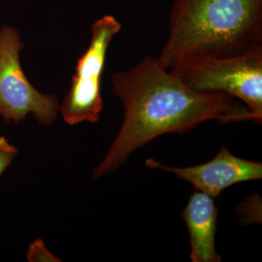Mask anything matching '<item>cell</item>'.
<instances>
[{
	"label": "cell",
	"mask_w": 262,
	"mask_h": 262,
	"mask_svg": "<svg viewBox=\"0 0 262 262\" xmlns=\"http://www.w3.org/2000/svg\"><path fill=\"white\" fill-rule=\"evenodd\" d=\"M159 63L238 55L262 43V0H174Z\"/></svg>",
	"instance_id": "2"
},
{
	"label": "cell",
	"mask_w": 262,
	"mask_h": 262,
	"mask_svg": "<svg viewBox=\"0 0 262 262\" xmlns=\"http://www.w3.org/2000/svg\"><path fill=\"white\" fill-rule=\"evenodd\" d=\"M193 91L225 93L242 101L250 121L262 122V43L222 57L189 58L170 68Z\"/></svg>",
	"instance_id": "3"
},
{
	"label": "cell",
	"mask_w": 262,
	"mask_h": 262,
	"mask_svg": "<svg viewBox=\"0 0 262 262\" xmlns=\"http://www.w3.org/2000/svg\"><path fill=\"white\" fill-rule=\"evenodd\" d=\"M121 29V23L112 15L101 17L92 26L90 45L77 61L71 88L59 107L68 124L99 121L104 108L101 80L107 51Z\"/></svg>",
	"instance_id": "4"
},
{
	"label": "cell",
	"mask_w": 262,
	"mask_h": 262,
	"mask_svg": "<svg viewBox=\"0 0 262 262\" xmlns=\"http://www.w3.org/2000/svg\"><path fill=\"white\" fill-rule=\"evenodd\" d=\"M190 241L192 262H221L215 251V237L219 211L214 198L195 190L182 212Z\"/></svg>",
	"instance_id": "7"
},
{
	"label": "cell",
	"mask_w": 262,
	"mask_h": 262,
	"mask_svg": "<svg viewBox=\"0 0 262 262\" xmlns=\"http://www.w3.org/2000/svg\"><path fill=\"white\" fill-rule=\"evenodd\" d=\"M145 164L149 168L163 170L190 183L195 190L214 199L220 196L225 188L235 184L262 178L261 162L240 159L225 148H222L212 160L195 166L172 167L150 158L145 161Z\"/></svg>",
	"instance_id": "6"
},
{
	"label": "cell",
	"mask_w": 262,
	"mask_h": 262,
	"mask_svg": "<svg viewBox=\"0 0 262 262\" xmlns=\"http://www.w3.org/2000/svg\"><path fill=\"white\" fill-rule=\"evenodd\" d=\"M112 86L124 117L103 160L93 172L94 179L113 173L134 150L163 134H183L211 120L222 123L250 121L247 107L234 97L193 91L151 56L130 70L114 73Z\"/></svg>",
	"instance_id": "1"
},
{
	"label": "cell",
	"mask_w": 262,
	"mask_h": 262,
	"mask_svg": "<svg viewBox=\"0 0 262 262\" xmlns=\"http://www.w3.org/2000/svg\"><path fill=\"white\" fill-rule=\"evenodd\" d=\"M24 43L14 28L0 29V117L19 123L32 113L41 125L56 121L60 103L54 94H43L29 83L19 62Z\"/></svg>",
	"instance_id": "5"
},
{
	"label": "cell",
	"mask_w": 262,
	"mask_h": 262,
	"mask_svg": "<svg viewBox=\"0 0 262 262\" xmlns=\"http://www.w3.org/2000/svg\"><path fill=\"white\" fill-rule=\"evenodd\" d=\"M28 257L29 261H60V259H57V257L48 251L41 240L30 245Z\"/></svg>",
	"instance_id": "8"
},
{
	"label": "cell",
	"mask_w": 262,
	"mask_h": 262,
	"mask_svg": "<svg viewBox=\"0 0 262 262\" xmlns=\"http://www.w3.org/2000/svg\"><path fill=\"white\" fill-rule=\"evenodd\" d=\"M18 149L11 145L4 136H0V176L17 157Z\"/></svg>",
	"instance_id": "9"
}]
</instances>
